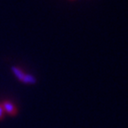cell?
Returning <instances> with one entry per match:
<instances>
[{"label": "cell", "mask_w": 128, "mask_h": 128, "mask_svg": "<svg viewBox=\"0 0 128 128\" xmlns=\"http://www.w3.org/2000/svg\"><path fill=\"white\" fill-rule=\"evenodd\" d=\"M2 107L4 108V111L7 112L11 116H14L17 113V108H16L15 105L10 102H4L2 103Z\"/></svg>", "instance_id": "obj_1"}, {"label": "cell", "mask_w": 128, "mask_h": 128, "mask_svg": "<svg viewBox=\"0 0 128 128\" xmlns=\"http://www.w3.org/2000/svg\"><path fill=\"white\" fill-rule=\"evenodd\" d=\"M12 71L14 72V74L16 76V78H18L19 80H20V81H22L24 76H25V74L23 73L22 70H20L18 68H16V67H12Z\"/></svg>", "instance_id": "obj_2"}, {"label": "cell", "mask_w": 128, "mask_h": 128, "mask_svg": "<svg viewBox=\"0 0 128 128\" xmlns=\"http://www.w3.org/2000/svg\"><path fill=\"white\" fill-rule=\"evenodd\" d=\"M36 78H34L33 76L31 75H28V74H25L24 76L23 79H22V82L25 83V84H35L36 83Z\"/></svg>", "instance_id": "obj_3"}, {"label": "cell", "mask_w": 128, "mask_h": 128, "mask_svg": "<svg viewBox=\"0 0 128 128\" xmlns=\"http://www.w3.org/2000/svg\"><path fill=\"white\" fill-rule=\"evenodd\" d=\"M4 116V108L2 107V104H0V120L2 119Z\"/></svg>", "instance_id": "obj_4"}]
</instances>
